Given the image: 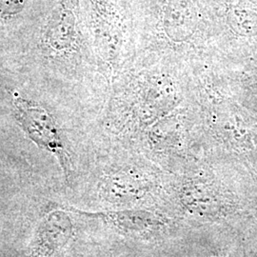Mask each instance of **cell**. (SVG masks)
Listing matches in <instances>:
<instances>
[{"label":"cell","instance_id":"6da1fadb","mask_svg":"<svg viewBox=\"0 0 257 257\" xmlns=\"http://www.w3.org/2000/svg\"><path fill=\"white\" fill-rule=\"evenodd\" d=\"M12 98L16 117L24 133L38 147L55 156L65 175H68L64 146L53 115L45 108L21 96L18 92H13Z\"/></svg>","mask_w":257,"mask_h":257},{"label":"cell","instance_id":"7a4b0ae2","mask_svg":"<svg viewBox=\"0 0 257 257\" xmlns=\"http://www.w3.org/2000/svg\"><path fill=\"white\" fill-rule=\"evenodd\" d=\"M73 227L64 207L49 211L37 225L26 257H60L73 236Z\"/></svg>","mask_w":257,"mask_h":257},{"label":"cell","instance_id":"3957f363","mask_svg":"<svg viewBox=\"0 0 257 257\" xmlns=\"http://www.w3.org/2000/svg\"><path fill=\"white\" fill-rule=\"evenodd\" d=\"M75 0H61L47 21L41 42L50 55L69 53L75 41Z\"/></svg>","mask_w":257,"mask_h":257},{"label":"cell","instance_id":"277c9868","mask_svg":"<svg viewBox=\"0 0 257 257\" xmlns=\"http://www.w3.org/2000/svg\"><path fill=\"white\" fill-rule=\"evenodd\" d=\"M26 5V0H0V19H10L18 16Z\"/></svg>","mask_w":257,"mask_h":257}]
</instances>
